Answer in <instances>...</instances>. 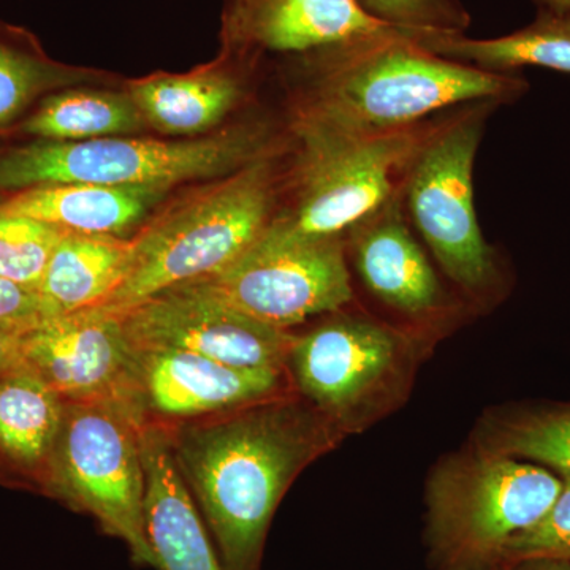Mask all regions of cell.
Wrapping results in <instances>:
<instances>
[{"label": "cell", "mask_w": 570, "mask_h": 570, "mask_svg": "<svg viewBox=\"0 0 570 570\" xmlns=\"http://www.w3.org/2000/svg\"><path fill=\"white\" fill-rule=\"evenodd\" d=\"M163 425L184 483L219 547L224 570H257L285 491L343 433L313 404L288 393Z\"/></svg>", "instance_id": "obj_1"}, {"label": "cell", "mask_w": 570, "mask_h": 570, "mask_svg": "<svg viewBox=\"0 0 570 570\" xmlns=\"http://www.w3.org/2000/svg\"><path fill=\"white\" fill-rule=\"evenodd\" d=\"M404 32L363 37L294 56L302 82L287 115L385 132L425 122L460 105L520 99L528 82L442 58Z\"/></svg>", "instance_id": "obj_2"}, {"label": "cell", "mask_w": 570, "mask_h": 570, "mask_svg": "<svg viewBox=\"0 0 570 570\" xmlns=\"http://www.w3.org/2000/svg\"><path fill=\"white\" fill-rule=\"evenodd\" d=\"M288 146L165 205L130 239L126 276L97 309L119 316L149 296L220 272L245 253L279 212Z\"/></svg>", "instance_id": "obj_3"}, {"label": "cell", "mask_w": 570, "mask_h": 570, "mask_svg": "<svg viewBox=\"0 0 570 570\" xmlns=\"http://www.w3.org/2000/svg\"><path fill=\"white\" fill-rule=\"evenodd\" d=\"M287 122L265 118L219 127L186 140L127 135L86 141L37 140L0 153V193L48 184L160 187L209 181L287 149Z\"/></svg>", "instance_id": "obj_4"}, {"label": "cell", "mask_w": 570, "mask_h": 570, "mask_svg": "<svg viewBox=\"0 0 570 570\" xmlns=\"http://www.w3.org/2000/svg\"><path fill=\"white\" fill-rule=\"evenodd\" d=\"M498 107L479 100L434 116L401 181L409 223L461 295L479 305L493 302L504 283L474 204L475 156Z\"/></svg>", "instance_id": "obj_5"}, {"label": "cell", "mask_w": 570, "mask_h": 570, "mask_svg": "<svg viewBox=\"0 0 570 570\" xmlns=\"http://www.w3.org/2000/svg\"><path fill=\"white\" fill-rule=\"evenodd\" d=\"M279 216L309 235L344 236L389 200L433 118L404 129L354 132L287 115Z\"/></svg>", "instance_id": "obj_6"}, {"label": "cell", "mask_w": 570, "mask_h": 570, "mask_svg": "<svg viewBox=\"0 0 570 570\" xmlns=\"http://www.w3.org/2000/svg\"><path fill=\"white\" fill-rule=\"evenodd\" d=\"M562 479L538 464L483 453L450 461L428 491V524L442 570H494L510 540L551 508Z\"/></svg>", "instance_id": "obj_7"}, {"label": "cell", "mask_w": 570, "mask_h": 570, "mask_svg": "<svg viewBox=\"0 0 570 570\" xmlns=\"http://www.w3.org/2000/svg\"><path fill=\"white\" fill-rule=\"evenodd\" d=\"M145 420L135 397L63 401L48 482L75 509L91 513L105 532L121 539L138 564L159 569L145 527Z\"/></svg>", "instance_id": "obj_8"}, {"label": "cell", "mask_w": 570, "mask_h": 570, "mask_svg": "<svg viewBox=\"0 0 570 570\" xmlns=\"http://www.w3.org/2000/svg\"><path fill=\"white\" fill-rule=\"evenodd\" d=\"M190 283L287 332L354 302L344 236L305 234L279 214L230 265Z\"/></svg>", "instance_id": "obj_9"}, {"label": "cell", "mask_w": 570, "mask_h": 570, "mask_svg": "<svg viewBox=\"0 0 570 570\" xmlns=\"http://www.w3.org/2000/svg\"><path fill=\"white\" fill-rule=\"evenodd\" d=\"M344 309L295 336L287 363L307 403L341 428L362 419L392 387L409 348L403 333Z\"/></svg>", "instance_id": "obj_10"}, {"label": "cell", "mask_w": 570, "mask_h": 570, "mask_svg": "<svg viewBox=\"0 0 570 570\" xmlns=\"http://www.w3.org/2000/svg\"><path fill=\"white\" fill-rule=\"evenodd\" d=\"M132 352L178 351L249 370L287 371L295 335L239 313L197 283L149 296L119 314Z\"/></svg>", "instance_id": "obj_11"}, {"label": "cell", "mask_w": 570, "mask_h": 570, "mask_svg": "<svg viewBox=\"0 0 570 570\" xmlns=\"http://www.w3.org/2000/svg\"><path fill=\"white\" fill-rule=\"evenodd\" d=\"M21 351L24 367L63 401H138L134 352L115 314L91 307L43 318L22 333Z\"/></svg>", "instance_id": "obj_12"}, {"label": "cell", "mask_w": 570, "mask_h": 570, "mask_svg": "<svg viewBox=\"0 0 570 570\" xmlns=\"http://www.w3.org/2000/svg\"><path fill=\"white\" fill-rule=\"evenodd\" d=\"M137 395L160 423L223 414L287 393L285 371L249 370L178 351L134 352Z\"/></svg>", "instance_id": "obj_13"}, {"label": "cell", "mask_w": 570, "mask_h": 570, "mask_svg": "<svg viewBox=\"0 0 570 570\" xmlns=\"http://www.w3.org/2000/svg\"><path fill=\"white\" fill-rule=\"evenodd\" d=\"M344 242L347 261L382 305L417 322L439 321L455 309L412 232L401 187L352 225Z\"/></svg>", "instance_id": "obj_14"}, {"label": "cell", "mask_w": 570, "mask_h": 570, "mask_svg": "<svg viewBox=\"0 0 570 570\" xmlns=\"http://www.w3.org/2000/svg\"><path fill=\"white\" fill-rule=\"evenodd\" d=\"M393 32L411 33L374 20L356 0H225L220 41L236 55L294 58Z\"/></svg>", "instance_id": "obj_15"}, {"label": "cell", "mask_w": 570, "mask_h": 570, "mask_svg": "<svg viewBox=\"0 0 570 570\" xmlns=\"http://www.w3.org/2000/svg\"><path fill=\"white\" fill-rule=\"evenodd\" d=\"M262 58L223 51L186 73H156L127 82L146 126L170 137H200L242 104L247 77Z\"/></svg>", "instance_id": "obj_16"}, {"label": "cell", "mask_w": 570, "mask_h": 570, "mask_svg": "<svg viewBox=\"0 0 570 570\" xmlns=\"http://www.w3.org/2000/svg\"><path fill=\"white\" fill-rule=\"evenodd\" d=\"M146 475V538L159 570H224L200 510L187 489L160 422L146 419L140 428Z\"/></svg>", "instance_id": "obj_17"}, {"label": "cell", "mask_w": 570, "mask_h": 570, "mask_svg": "<svg viewBox=\"0 0 570 570\" xmlns=\"http://www.w3.org/2000/svg\"><path fill=\"white\" fill-rule=\"evenodd\" d=\"M160 187L48 184L10 194L0 216H24L86 235L121 236L163 200Z\"/></svg>", "instance_id": "obj_18"}, {"label": "cell", "mask_w": 570, "mask_h": 570, "mask_svg": "<svg viewBox=\"0 0 570 570\" xmlns=\"http://www.w3.org/2000/svg\"><path fill=\"white\" fill-rule=\"evenodd\" d=\"M130 254L132 242L121 236L66 232L39 288L45 318L102 305L122 283Z\"/></svg>", "instance_id": "obj_19"}, {"label": "cell", "mask_w": 570, "mask_h": 570, "mask_svg": "<svg viewBox=\"0 0 570 570\" xmlns=\"http://www.w3.org/2000/svg\"><path fill=\"white\" fill-rule=\"evenodd\" d=\"M415 40L442 58L497 73H515L528 66L570 73V18L547 10H540L539 17L527 28L497 39L428 32Z\"/></svg>", "instance_id": "obj_20"}, {"label": "cell", "mask_w": 570, "mask_h": 570, "mask_svg": "<svg viewBox=\"0 0 570 570\" xmlns=\"http://www.w3.org/2000/svg\"><path fill=\"white\" fill-rule=\"evenodd\" d=\"M63 415V400L28 367L0 377V452L48 475Z\"/></svg>", "instance_id": "obj_21"}, {"label": "cell", "mask_w": 570, "mask_h": 570, "mask_svg": "<svg viewBox=\"0 0 570 570\" xmlns=\"http://www.w3.org/2000/svg\"><path fill=\"white\" fill-rule=\"evenodd\" d=\"M145 119L129 92L66 89L22 122L24 134L48 141H86L141 132Z\"/></svg>", "instance_id": "obj_22"}, {"label": "cell", "mask_w": 570, "mask_h": 570, "mask_svg": "<svg viewBox=\"0 0 570 570\" xmlns=\"http://www.w3.org/2000/svg\"><path fill=\"white\" fill-rule=\"evenodd\" d=\"M99 77L52 61L24 29L0 22V127L9 126L45 92Z\"/></svg>", "instance_id": "obj_23"}, {"label": "cell", "mask_w": 570, "mask_h": 570, "mask_svg": "<svg viewBox=\"0 0 570 570\" xmlns=\"http://www.w3.org/2000/svg\"><path fill=\"white\" fill-rule=\"evenodd\" d=\"M66 230L24 216H0V276L39 292Z\"/></svg>", "instance_id": "obj_24"}, {"label": "cell", "mask_w": 570, "mask_h": 570, "mask_svg": "<svg viewBox=\"0 0 570 570\" xmlns=\"http://www.w3.org/2000/svg\"><path fill=\"white\" fill-rule=\"evenodd\" d=\"M487 452L532 460L570 474V411L509 423L498 431Z\"/></svg>", "instance_id": "obj_25"}, {"label": "cell", "mask_w": 570, "mask_h": 570, "mask_svg": "<svg viewBox=\"0 0 570 570\" xmlns=\"http://www.w3.org/2000/svg\"><path fill=\"white\" fill-rule=\"evenodd\" d=\"M374 20L411 33H466L471 14L460 0H356Z\"/></svg>", "instance_id": "obj_26"}, {"label": "cell", "mask_w": 570, "mask_h": 570, "mask_svg": "<svg viewBox=\"0 0 570 570\" xmlns=\"http://www.w3.org/2000/svg\"><path fill=\"white\" fill-rule=\"evenodd\" d=\"M570 562V474H562V489L551 508L531 527L510 540L504 562Z\"/></svg>", "instance_id": "obj_27"}, {"label": "cell", "mask_w": 570, "mask_h": 570, "mask_svg": "<svg viewBox=\"0 0 570 570\" xmlns=\"http://www.w3.org/2000/svg\"><path fill=\"white\" fill-rule=\"evenodd\" d=\"M43 318L39 292L0 276V326L24 333Z\"/></svg>", "instance_id": "obj_28"}, {"label": "cell", "mask_w": 570, "mask_h": 570, "mask_svg": "<svg viewBox=\"0 0 570 570\" xmlns=\"http://www.w3.org/2000/svg\"><path fill=\"white\" fill-rule=\"evenodd\" d=\"M21 335L22 333L0 326V377L24 367Z\"/></svg>", "instance_id": "obj_29"}, {"label": "cell", "mask_w": 570, "mask_h": 570, "mask_svg": "<svg viewBox=\"0 0 570 570\" xmlns=\"http://www.w3.org/2000/svg\"><path fill=\"white\" fill-rule=\"evenodd\" d=\"M542 6V10L570 18V0H535Z\"/></svg>", "instance_id": "obj_30"}, {"label": "cell", "mask_w": 570, "mask_h": 570, "mask_svg": "<svg viewBox=\"0 0 570 570\" xmlns=\"http://www.w3.org/2000/svg\"><path fill=\"white\" fill-rule=\"evenodd\" d=\"M535 570H570V562L543 561V564Z\"/></svg>", "instance_id": "obj_31"}]
</instances>
